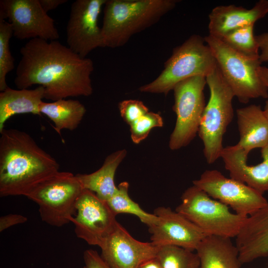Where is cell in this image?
Instances as JSON below:
<instances>
[{
    "instance_id": "obj_26",
    "label": "cell",
    "mask_w": 268,
    "mask_h": 268,
    "mask_svg": "<svg viewBox=\"0 0 268 268\" xmlns=\"http://www.w3.org/2000/svg\"><path fill=\"white\" fill-rule=\"evenodd\" d=\"M176 246L158 247L156 257L162 268H199L200 261L198 254Z\"/></svg>"
},
{
    "instance_id": "obj_9",
    "label": "cell",
    "mask_w": 268,
    "mask_h": 268,
    "mask_svg": "<svg viewBox=\"0 0 268 268\" xmlns=\"http://www.w3.org/2000/svg\"><path fill=\"white\" fill-rule=\"evenodd\" d=\"M206 84V77L198 75L185 79L174 87L173 110L176 121L169 142L171 150L186 146L198 134L206 105L203 92Z\"/></svg>"
},
{
    "instance_id": "obj_27",
    "label": "cell",
    "mask_w": 268,
    "mask_h": 268,
    "mask_svg": "<svg viewBox=\"0 0 268 268\" xmlns=\"http://www.w3.org/2000/svg\"><path fill=\"white\" fill-rule=\"evenodd\" d=\"M13 35L10 24L3 19H0V91L4 90L8 86L6 75L14 67V59L9 49V41Z\"/></svg>"
},
{
    "instance_id": "obj_29",
    "label": "cell",
    "mask_w": 268,
    "mask_h": 268,
    "mask_svg": "<svg viewBox=\"0 0 268 268\" xmlns=\"http://www.w3.org/2000/svg\"><path fill=\"white\" fill-rule=\"evenodd\" d=\"M118 107L121 117L129 125L149 112L143 103L137 100H123L119 103Z\"/></svg>"
},
{
    "instance_id": "obj_5",
    "label": "cell",
    "mask_w": 268,
    "mask_h": 268,
    "mask_svg": "<svg viewBox=\"0 0 268 268\" xmlns=\"http://www.w3.org/2000/svg\"><path fill=\"white\" fill-rule=\"evenodd\" d=\"M210 96L205 105L198 132L208 164L220 158L223 136L232 121L234 95L217 67L206 77Z\"/></svg>"
},
{
    "instance_id": "obj_12",
    "label": "cell",
    "mask_w": 268,
    "mask_h": 268,
    "mask_svg": "<svg viewBox=\"0 0 268 268\" xmlns=\"http://www.w3.org/2000/svg\"><path fill=\"white\" fill-rule=\"evenodd\" d=\"M106 0H76L71 5L66 27L67 46L86 58L97 48L105 47L98 19Z\"/></svg>"
},
{
    "instance_id": "obj_6",
    "label": "cell",
    "mask_w": 268,
    "mask_h": 268,
    "mask_svg": "<svg viewBox=\"0 0 268 268\" xmlns=\"http://www.w3.org/2000/svg\"><path fill=\"white\" fill-rule=\"evenodd\" d=\"M181 201L176 211L206 236L236 238L248 217L231 212L227 205L194 185L185 190Z\"/></svg>"
},
{
    "instance_id": "obj_28",
    "label": "cell",
    "mask_w": 268,
    "mask_h": 268,
    "mask_svg": "<svg viewBox=\"0 0 268 268\" xmlns=\"http://www.w3.org/2000/svg\"><path fill=\"white\" fill-rule=\"evenodd\" d=\"M163 125L162 118L159 114L149 112L130 125L131 138L138 144L147 137L153 128Z\"/></svg>"
},
{
    "instance_id": "obj_35",
    "label": "cell",
    "mask_w": 268,
    "mask_h": 268,
    "mask_svg": "<svg viewBox=\"0 0 268 268\" xmlns=\"http://www.w3.org/2000/svg\"><path fill=\"white\" fill-rule=\"evenodd\" d=\"M258 74L268 88V68L261 66L258 70Z\"/></svg>"
},
{
    "instance_id": "obj_11",
    "label": "cell",
    "mask_w": 268,
    "mask_h": 268,
    "mask_svg": "<svg viewBox=\"0 0 268 268\" xmlns=\"http://www.w3.org/2000/svg\"><path fill=\"white\" fill-rule=\"evenodd\" d=\"M5 19L18 39L53 41L60 37L54 20L44 11L39 0H0V19Z\"/></svg>"
},
{
    "instance_id": "obj_14",
    "label": "cell",
    "mask_w": 268,
    "mask_h": 268,
    "mask_svg": "<svg viewBox=\"0 0 268 268\" xmlns=\"http://www.w3.org/2000/svg\"><path fill=\"white\" fill-rule=\"evenodd\" d=\"M157 222L148 227L151 242L155 246H176L192 251L197 249L206 235L183 215L170 207L154 210Z\"/></svg>"
},
{
    "instance_id": "obj_17",
    "label": "cell",
    "mask_w": 268,
    "mask_h": 268,
    "mask_svg": "<svg viewBox=\"0 0 268 268\" xmlns=\"http://www.w3.org/2000/svg\"><path fill=\"white\" fill-rule=\"evenodd\" d=\"M235 245L241 265L268 256V203L247 217Z\"/></svg>"
},
{
    "instance_id": "obj_15",
    "label": "cell",
    "mask_w": 268,
    "mask_h": 268,
    "mask_svg": "<svg viewBox=\"0 0 268 268\" xmlns=\"http://www.w3.org/2000/svg\"><path fill=\"white\" fill-rule=\"evenodd\" d=\"M100 255L111 268H137L156 257L158 247L136 240L118 222L100 247Z\"/></svg>"
},
{
    "instance_id": "obj_2",
    "label": "cell",
    "mask_w": 268,
    "mask_h": 268,
    "mask_svg": "<svg viewBox=\"0 0 268 268\" xmlns=\"http://www.w3.org/2000/svg\"><path fill=\"white\" fill-rule=\"evenodd\" d=\"M0 137V196H26L60 165L28 133L4 129Z\"/></svg>"
},
{
    "instance_id": "obj_7",
    "label": "cell",
    "mask_w": 268,
    "mask_h": 268,
    "mask_svg": "<svg viewBox=\"0 0 268 268\" xmlns=\"http://www.w3.org/2000/svg\"><path fill=\"white\" fill-rule=\"evenodd\" d=\"M204 39L223 78L240 102L246 104L252 99L268 98V88L258 74L262 64L259 59L245 58L210 35Z\"/></svg>"
},
{
    "instance_id": "obj_18",
    "label": "cell",
    "mask_w": 268,
    "mask_h": 268,
    "mask_svg": "<svg viewBox=\"0 0 268 268\" xmlns=\"http://www.w3.org/2000/svg\"><path fill=\"white\" fill-rule=\"evenodd\" d=\"M268 13V0H260L251 9L235 5H219L209 14V35L218 39L235 30L254 25Z\"/></svg>"
},
{
    "instance_id": "obj_24",
    "label": "cell",
    "mask_w": 268,
    "mask_h": 268,
    "mask_svg": "<svg viewBox=\"0 0 268 268\" xmlns=\"http://www.w3.org/2000/svg\"><path fill=\"white\" fill-rule=\"evenodd\" d=\"M129 183L123 182L118 186L116 193L106 202L115 215L120 213H129L135 215L148 227L158 220L153 213L144 211L139 204L133 201L128 194Z\"/></svg>"
},
{
    "instance_id": "obj_21",
    "label": "cell",
    "mask_w": 268,
    "mask_h": 268,
    "mask_svg": "<svg viewBox=\"0 0 268 268\" xmlns=\"http://www.w3.org/2000/svg\"><path fill=\"white\" fill-rule=\"evenodd\" d=\"M199 268H240L238 249L231 238L206 236L196 250Z\"/></svg>"
},
{
    "instance_id": "obj_3",
    "label": "cell",
    "mask_w": 268,
    "mask_h": 268,
    "mask_svg": "<svg viewBox=\"0 0 268 268\" xmlns=\"http://www.w3.org/2000/svg\"><path fill=\"white\" fill-rule=\"evenodd\" d=\"M177 0H106L101 32L105 47L116 48L157 23Z\"/></svg>"
},
{
    "instance_id": "obj_31",
    "label": "cell",
    "mask_w": 268,
    "mask_h": 268,
    "mask_svg": "<svg viewBox=\"0 0 268 268\" xmlns=\"http://www.w3.org/2000/svg\"><path fill=\"white\" fill-rule=\"evenodd\" d=\"M27 221L26 217L19 214H9L0 218V231L16 224L23 223Z\"/></svg>"
},
{
    "instance_id": "obj_10",
    "label": "cell",
    "mask_w": 268,
    "mask_h": 268,
    "mask_svg": "<svg viewBox=\"0 0 268 268\" xmlns=\"http://www.w3.org/2000/svg\"><path fill=\"white\" fill-rule=\"evenodd\" d=\"M193 183L212 199L244 216H248L268 203L263 194L243 183L225 177L216 169L205 170Z\"/></svg>"
},
{
    "instance_id": "obj_16",
    "label": "cell",
    "mask_w": 268,
    "mask_h": 268,
    "mask_svg": "<svg viewBox=\"0 0 268 268\" xmlns=\"http://www.w3.org/2000/svg\"><path fill=\"white\" fill-rule=\"evenodd\" d=\"M261 152L263 160L254 165L248 164V155L237 144L224 147L220 158L231 178L263 195L268 192V144Z\"/></svg>"
},
{
    "instance_id": "obj_23",
    "label": "cell",
    "mask_w": 268,
    "mask_h": 268,
    "mask_svg": "<svg viewBox=\"0 0 268 268\" xmlns=\"http://www.w3.org/2000/svg\"><path fill=\"white\" fill-rule=\"evenodd\" d=\"M44 114L54 124L56 131L61 134L64 129L75 130L86 113L85 106L77 100L62 99L51 102L42 101L39 107Z\"/></svg>"
},
{
    "instance_id": "obj_8",
    "label": "cell",
    "mask_w": 268,
    "mask_h": 268,
    "mask_svg": "<svg viewBox=\"0 0 268 268\" xmlns=\"http://www.w3.org/2000/svg\"><path fill=\"white\" fill-rule=\"evenodd\" d=\"M83 190L75 175L59 171L37 185L26 197L38 205L43 221L62 227L71 222Z\"/></svg>"
},
{
    "instance_id": "obj_37",
    "label": "cell",
    "mask_w": 268,
    "mask_h": 268,
    "mask_svg": "<svg viewBox=\"0 0 268 268\" xmlns=\"http://www.w3.org/2000/svg\"></svg>"
},
{
    "instance_id": "obj_25",
    "label": "cell",
    "mask_w": 268,
    "mask_h": 268,
    "mask_svg": "<svg viewBox=\"0 0 268 268\" xmlns=\"http://www.w3.org/2000/svg\"><path fill=\"white\" fill-rule=\"evenodd\" d=\"M254 25L231 31L220 39L236 53L251 60L259 59V48L254 35Z\"/></svg>"
},
{
    "instance_id": "obj_20",
    "label": "cell",
    "mask_w": 268,
    "mask_h": 268,
    "mask_svg": "<svg viewBox=\"0 0 268 268\" xmlns=\"http://www.w3.org/2000/svg\"><path fill=\"white\" fill-rule=\"evenodd\" d=\"M45 89L39 85L32 89H14L8 87L0 93V133L5 122L17 114L40 115L39 107L44 98Z\"/></svg>"
},
{
    "instance_id": "obj_19",
    "label": "cell",
    "mask_w": 268,
    "mask_h": 268,
    "mask_svg": "<svg viewBox=\"0 0 268 268\" xmlns=\"http://www.w3.org/2000/svg\"><path fill=\"white\" fill-rule=\"evenodd\" d=\"M240 139L236 144L248 155L253 149L268 144V120L260 105L252 104L236 110Z\"/></svg>"
},
{
    "instance_id": "obj_22",
    "label": "cell",
    "mask_w": 268,
    "mask_h": 268,
    "mask_svg": "<svg viewBox=\"0 0 268 268\" xmlns=\"http://www.w3.org/2000/svg\"><path fill=\"white\" fill-rule=\"evenodd\" d=\"M127 154L126 149L116 151L106 158L102 166L90 174H77L82 188L94 192L101 200L107 201L117 192L115 175L117 168Z\"/></svg>"
},
{
    "instance_id": "obj_32",
    "label": "cell",
    "mask_w": 268,
    "mask_h": 268,
    "mask_svg": "<svg viewBox=\"0 0 268 268\" xmlns=\"http://www.w3.org/2000/svg\"><path fill=\"white\" fill-rule=\"evenodd\" d=\"M255 38L261 51L260 61L261 63L268 62V32L256 36Z\"/></svg>"
},
{
    "instance_id": "obj_13",
    "label": "cell",
    "mask_w": 268,
    "mask_h": 268,
    "mask_svg": "<svg viewBox=\"0 0 268 268\" xmlns=\"http://www.w3.org/2000/svg\"><path fill=\"white\" fill-rule=\"evenodd\" d=\"M76 214L71 220L76 236L89 245L101 246L118 221L106 201L93 192L83 189L75 205Z\"/></svg>"
},
{
    "instance_id": "obj_33",
    "label": "cell",
    "mask_w": 268,
    "mask_h": 268,
    "mask_svg": "<svg viewBox=\"0 0 268 268\" xmlns=\"http://www.w3.org/2000/svg\"><path fill=\"white\" fill-rule=\"evenodd\" d=\"M40 3L45 12L54 10L59 5L67 1V0H39Z\"/></svg>"
},
{
    "instance_id": "obj_36",
    "label": "cell",
    "mask_w": 268,
    "mask_h": 268,
    "mask_svg": "<svg viewBox=\"0 0 268 268\" xmlns=\"http://www.w3.org/2000/svg\"><path fill=\"white\" fill-rule=\"evenodd\" d=\"M264 111L268 120V100L266 101L265 105L264 108Z\"/></svg>"
},
{
    "instance_id": "obj_30",
    "label": "cell",
    "mask_w": 268,
    "mask_h": 268,
    "mask_svg": "<svg viewBox=\"0 0 268 268\" xmlns=\"http://www.w3.org/2000/svg\"><path fill=\"white\" fill-rule=\"evenodd\" d=\"M83 268H111L100 255L92 249H87L83 253Z\"/></svg>"
},
{
    "instance_id": "obj_34",
    "label": "cell",
    "mask_w": 268,
    "mask_h": 268,
    "mask_svg": "<svg viewBox=\"0 0 268 268\" xmlns=\"http://www.w3.org/2000/svg\"><path fill=\"white\" fill-rule=\"evenodd\" d=\"M137 268H162L156 257L149 259L141 264Z\"/></svg>"
},
{
    "instance_id": "obj_1",
    "label": "cell",
    "mask_w": 268,
    "mask_h": 268,
    "mask_svg": "<svg viewBox=\"0 0 268 268\" xmlns=\"http://www.w3.org/2000/svg\"><path fill=\"white\" fill-rule=\"evenodd\" d=\"M21 59L14 82L17 89L33 85L44 87V98L52 101L92 94L93 62L57 40H29L20 50Z\"/></svg>"
},
{
    "instance_id": "obj_4",
    "label": "cell",
    "mask_w": 268,
    "mask_h": 268,
    "mask_svg": "<svg viewBox=\"0 0 268 268\" xmlns=\"http://www.w3.org/2000/svg\"><path fill=\"white\" fill-rule=\"evenodd\" d=\"M216 67L215 59L204 38L193 34L174 49L160 74L139 90L167 95L179 82L198 75L206 77Z\"/></svg>"
}]
</instances>
